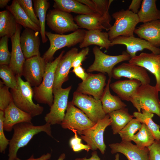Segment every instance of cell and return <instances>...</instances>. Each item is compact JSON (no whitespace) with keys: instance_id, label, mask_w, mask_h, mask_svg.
<instances>
[{"instance_id":"obj_9","label":"cell","mask_w":160,"mask_h":160,"mask_svg":"<svg viewBox=\"0 0 160 160\" xmlns=\"http://www.w3.org/2000/svg\"><path fill=\"white\" fill-rule=\"evenodd\" d=\"M111 122L110 116L107 114L92 127L81 132V139L90 146L91 150L95 151L98 149L102 154L105 153L106 147L104 141V133Z\"/></svg>"},{"instance_id":"obj_12","label":"cell","mask_w":160,"mask_h":160,"mask_svg":"<svg viewBox=\"0 0 160 160\" xmlns=\"http://www.w3.org/2000/svg\"><path fill=\"white\" fill-rule=\"evenodd\" d=\"M46 21L48 26L59 34L73 32L79 28L71 14L55 9L49 10L46 15Z\"/></svg>"},{"instance_id":"obj_25","label":"cell","mask_w":160,"mask_h":160,"mask_svg":"<svg viewBox=\"0 0 160 160\" xmlns=\"http://www.w3.org/2000/svg\"><path fill=\"white\" fill-rule=\"evenodd\" d=\"M141 84L137 80H125L110 84V87L121 100L130 101Z\"/></svg>"},{"instance_id":"obj_27","label":"cell","mask_w":160,"mask_h":160,"mask_svg":"<svg viewBox=\"0 0 160 160\" xmlns=\"http://www.w3.org/2000/svg\"><path fill=\"white\" fill-rule=\"evenodd\" d=\"M54 9L68 12H73L79 15H97L88 7L78 0H54ZM103 17V16H102Z\"/></svg>"},{"instance_id":"obj_53","label":"cell","mask_w":160,"mask_h":160,"mask_svg":"<svg viewBox=\"0 0 160 160\" xmlns=\"http://www.w3.org/2000/svg\"><path fill=\"white\" fill-rule=\"evenodd\" d=\"M116 160H119V158L118 156H117V158L116 157Z\"/></svg>"},{"instance_id":"obj_3","label":"cell","mask_w":160,"mask_h":160,"mask_svg":"<svg viewBox=\"0 0 160 160\" xmlns=\"http://www.w3.org/2000/svg\"><path fill=\"white\" fill-rule=\"evenodd\" d=\"M65 52L62 51L59 56L53 61L46 62V69L41 84L33 88V98L39 103L47 105L49 107L53 100V86L55 71L60 58Z\"/></svg>"},{"instance_id":"obj_4","label":"cell","mask_w":160,"mask_h":160,"mask_svg":"<svg viewBox=\"0 0 160 160\" xmlns=\"http://www.w3.org/2000/svg\"><path fill=\"white\" fill-rule=\"evenodd\" d=\"M112 16L115 22L108 32L111 41L120 36H134L135 27L140 23L137 14L128 9H122L113 13Z\"/></svg>"},{"instance_id":"obj_39","label":"cell","mask_w":160,"mask_h":160,"mask_svg":"<svg viewBox=\"0 0 160 160\" xmlns=\"http://www.w3.org/2000/svg\"><path fill=\"white\" fill-rule=\"evenodd\" d=\"M9 88L0 81V110L4 111L13 101L12 97Z\"/></svg>"},{"instance_id":"obj_19","label":"cell","mask_w":160,"mask_h":160,"mask_svg":"<svg viewBox=\"0 0 160 160\" xmlns=\"http://www.w3.org/2000/svg\"><path fill=\"white\" fill-rule=\"evenodd\" d=\"M78 53V49L72 48L63 55L60 60L55 73L53 90L62 87L63 83L68 80V74L73 61Z\"/></svg>"},{"instance_id":"obj_8","label":"cell","mask_w":160,"mask_h":160,"mask_svg":"<svg viewBox=\"0 0 160 160\" xmlns=\"http://www.w3.org/2000/svg\"><path fill=\"white\" fill-rule=\"evenodd\" d=\"M71 86L53 90L54 100L49 112L44 119L46 123L51 125L60 124L65 113L68 104V98Z\"/></svg>"},{"instance_id":"obj_1","label":"cell","mask_w":160,"mask_h":160,"mask_svg":"<svg viewBox=\"0 0 160 160\" xmlns=\"http://www.w3.org/2000/svg\"><path fill=\"white\" fill-rule=\"evenodd\" d=\"M51 125L47 123L35 126L32 122H24L14 126V133L9 144L8 160H15L18 150L26 146L33 136L39 133L44 132L53 138Z\"/></svg>"},{"instance_id":"obj_11","label":"cell","mask_w":160,"mask_h":160,"mask_svg":"<svg viewBox=\"0 0 160 160\" xmlns=\"http://www.w3.org/2000/svg\"><path fill=\"white\" fill-rule=\"evenodd\" d=\"M95 124L82 111L76 107L71 101H69L60 125L62 128L71 131L75 130L80 135L82 132L91 128Z\"/></svg>"},{"instance_id":"obj_51","label":"cell","mask_w":160,"mask_h":160,"mask_svg":"<svg viewBox=\"0 0 160 160\" xmlns=\"http://www.w3.org/2000/svg\"><path fill=\"white\" fill-rule=\"evenodd\" d=\"M10 0H0V7L2 9L5 7L7 6V4L9 2H10Z\"/></svg>"},{"instance_id":"obj_48","label":"cell","mask_w":160,"mask_h":160,"mask_svg":"<svg viewBox=\"0 0 160 160\" xmlns=\"http://www.w3.org/2000/svg\"><path fill=\"white\" fill-rule=\"evenodd\" d=\"M78 1L87 6L96 14L101 16L98 13L96 5L93 0H78Z\"/></svg>"},{"instance_id":"obj_5","label":"cell","mask_w":160,"mask_h":160,"mask_svg":"<svg viewBox=\"0 0 160 160\" xmlns=\"http://www.w3.org/2000/svg\"><path fill=\"white\" fill-rule=\"evenodd\" d=\"M86 31L84 29H79L69 34H60L46 31L45 35L49 40L50 46L42 57L46 62L53 61L54 55L58 50L65 47H70L81 43Z\"/></svg>"},{"instance_id":"obj_6","label":"cell","mask_w":160,"mask_h":160,"mask_svg":"<svg viewBox=\"0 0 160 160\" xmlns=\"http://www.w3.org/2000/svg\"><path fill=\"white\" fill-rule=\"evenodd\" d=\"M159 92L155 86L149 84H141L130 101L138 112H141L142 109L145 110L160 118Z\"/></svg>"},{"instance_id":"obj_21","label":"cell","mask_w":160,"mask_h":160,"mask_svg":"<svg viewBox=\"0 0 160 160\" xmlns=\"http://www.w3.org/2000/svg\"><path fill=\"white\" fill-rule=\"evenodd\" d=\"M22 26L18 24L15 34L10 38L12 50L9 65L17 77H21L23 64L26 60L20 45V38Z\"/></svg>"},{"instance_id":"obj_10","label":"cell","mask_w":160,"mask_h":160,"mask_svg":"<svg viewBox=\"0 0 160 160\" xmlns=\"http://www.w3.org/2000/svg\"><path fill=\"white\" fill-rule=\"evenodd\" d=\"M71 102L95 123L104 118L106 115L103 108L100 100L90 95L76 91L73 93Z\"/></svg>"},{"instance_id":"obj_24","label":"cell","mask_w":160,"mask_h":160,"mask_svg":"<svg viewBox=\"0 0 160 160\" xmlns=\"http://www.w3.org/2000/svg\"><path fill=\"white\" fill-rule=\"evenodd\" d=\"M134 33L154 46H160V20L143 23L135 29Z\"/></svg>"},{"instance_id":"obj_38","label":"cell","mask_w":160,"mask_h":160,"mask_svg":"<svg viewBox=\"0 0 160 160\" xmlns=\"http://www.w3.org/2000/svg\"><path fill=\"white\" fill-rule=\"evenodd\" d=\"M8 37L5 36L1 37L0 40V65H9L11 52L8 48Z\"/></svg>"},{"instance_id":"obj_42","label":"cell","mask_w":160,"mask_h":160,"mask_svg":"<svg viewBox=\"0 0 160 160\" xmlns=\"http://www.w3.org/2000/svg\"><path fill=\"white\" fill-rule=\"evenodd\" d=\"M72 131L74 133V135L70 140L69 143L73 151L75 152H79L84 150L88 152L91 148L88 145H84L81 143V139L78 136L77 132L75 130Z\"/></svg>"},{"instance_id":"obj_20","label":"cell","mask_w":160,"mask_h":160,"mask_svg":"<svg viewBox=\"0 0 160 160\" xmlns=\"http://www.w3.org/2000/svg\"><path fill=\"white\" fill-rule=\"evenodd\" d=\"M39 32L31 29L25 28L20 34V45L26 60L35 56L41 55Z\"/></svg>"},{"instance_id":"obj_46","label":"cell","mask_w":160,"mask_h":160,"mask_svg":"<svg viewBox=\"0 0 160 160\" xmlns=\"http://www.w3.org/2000/svg\"><path fill=\"white\" fill-rule=\"evenodd\" d=\"M72 72L78 77L81 79L82 81L85 80L87 77L88 73L85 72L84 69L81 66L73 68Z\"/></svg>"},{"instance_id":"obj_34","label":"cell","mask_w":160,"mask_h":160,"mask_svg":"<svg viewBox=\"0 0 160 160\" xmlns=\"http://www.w3.org/2000/svg\"><path fill=\"white\" fill-rule=\"evenodd\" d=\"M142 112H134L133 115L141 124H144L148 127L153 134L155 140H160V126L153 120V113L144 109H142Z\"/></svg>"},{"instance_id":"obj_29","label":"cell","mask_w":160,"mask_h":160,"mask_svg":"<svg viewBox=\"0 0 160 160\" xmlns=\"http://www.w3.org/2000/svg\"><path fill=\"white\" fill-rule=\"evenodd\" d=\"M6 8L12 14L18 24L25 28L40 32V28L31 20L20 7L17 0H13L11 4L7 6Z\"/></svg>"},{"instance_id":"obj_47","label":"cell","mask_w":160,"mask_h":160,"mask_svg":"<svg viewBox=\"0 0 160 160\" xmlns=\"http://www.w3.org/2000/svg\"><path fill=\"white\" fill-rule=\"evenodd\" d=\"M141 2V0H132L128 9L135 14H137Z\"/></svg>"},{"instance_id":"obj_32","label":"cell","mask_w":160,"mask_h":160,"mask_svg":"<svg viewBox=\"0 0 160 160\" xmlns=\"http://www.w3.org/2000/svg\"><path fill=\"white\" fill-rule=\"evenodd\" d=\"M18 24L8 10L0 12V37L11 38L15 33Z\"/></svg>"},{"instance_id":"obj_30","label":"cell","mask_w":160,"mask_h":160,"mask_svg":"<svg viewBox=\"0 0 160 160\" xmlns=\"http://www.w3.org/2000/svg\"><path fill=\"white\" fill-rule=\"evenodd\" d=\"M156 0H143L137 15L140 22L143 23L160 20V10L156 7Z\"/></svg>"},{"instance_id":"obj_33","label":"cell","mask_w":160,"mask_h":160,"mask_svg":"<svg viewBox=\"0 0 160 160\" xmlns=\"http://www.w3.org/2000/svg\"><path fill=\"white\" fill-rule=\"evenodd\" d=\"M35 15L39 18L41 29L40 34L42 42L46 43L48 38L45 35V23L46 13L50 7V3L47 0H33Z\"/></svg>"},{"instance_id":"obj_28","label":"cell","mask_w":160,"mask_h":160,"mask_svg":"<svg viewBox=\"0 0 160 160\" xmlns=\"http://www.w3.org/2000/svg\"><path fill=\"white\" fill-rule=\"evenodd\" d=\"M111 78H109L100 100L106 114L113 111L126 108L127 105L118 96L112 95L110 90Z\"/></svg>"},{"instance_id":"obj_23","label":"cell","mask_w":160,"mask_h":160,"mask_svg":"<svg viewBox=\"0 0 160 160\" xmlns=\"http://www.w3.org/2000/svg\"><path fill=\"white\" fill-rule=\"evenodd\" d=\"M74 20L79 28L88 30L105 29L108 31L112 26L111 21L95 15H79L75 17Z\"/></svg>"},{"instance_id":"obj_2","label":"cell","mask_w":160,"mask_h":160,"mask_svg":"<svg viewBox=\"0 0 160 160\" xmlns=\"http://www.w3.org/2000/svg\"><path fill=\"white\" fill-rule=\"evenodd\" d=\"M17 77V87L10 89L13 102L18 108L30 114L32 117L41 114L44 108L33 102V91L31 86L27 81L23 80L21 77Z\"/></svg>"},{"instance_id":"obj_31","label":"cell","mask_w":160,"mask_h":160,"mask_svg":"<svg viewBox=\"0 0 160 160\" xmlns=\"http://www.w3.org/2000/svg\"><path fill=\"white\" fill-rule=\"evenodd\" d=\"M108 114L111 120L110 125L114 135L118 134L134 117L126 108L113 111Z\"/></svg>"},{"instance_id":"obj_13","label":"cell","mask_w":160,"mask_h":160,"mask_svg":"<svg viewBox=\"0 0 160 160\" xmlns=\"http://www.w3.org/2000/svg\"><path fill=\"white\" fill-rule=\"evenodd\" d=\"M46 63L43 58L39 56L25 60L22 75L31 86L37 87L41 84L45 73Z\"/></svg>"},{"instance_id":"obj_35","label":"cell","mask_w":160,"mask_h":160,"mask_svg":"<svg viewBox=\"0 0 160 160\" xmlns=\"http://www.w3.org/2000/svg\"><path fill=\"white\" fill-rule=\"evenodd\" d=\"M155 140L153 134L144 124H142L140 129L135 135L132 140L137 146L142 148H148L150 146Z\"/></svg>"},{"instance_id":"obj_37","label":"cell","mask_w":160,"mask_h":160,"mask_svg":"<svg viewBox=\"0 0 160 160\" xmlns=\"http://www.w3.org/2000/svg\"><path fill=\"white\" fill-rule=\"evenodd\" d=\"M0 77L4 84L10 89L17 87V77L9 65H0Z\"/></svg>"},{"instance_id":"obj_26","label":"cell","mask_w":160,"mask_h":160,"mask_svg":"<svg viewBox=\"0 0 160 160\" xmlns=\"http://www.w3.org/2000/svg\"><path fill=\"white\" fill-rule=\"evenodd\" d=\"M102 31L100 30L86 31L82 41L79 44V47L84 48L91 45H95L108 49L111 47V41L109 39L108 33Z\"/></svg>"},{"instance_id":"obj_18","label":"cell","mask_w":160,"mask_h":160,"mask_svg":"<svg viewBox=\"0 0 160 160\" xmlns=\"http://www.w3.org/2000/svg\"><path fill=\"white\" fill-rule=\"evenodd\" d=\"M109 146L112 154L120 153L124 154L128 160H149L148 148L139 147L131 142L121 141L120 143L110 144Z\"/></svg>"},{"instance_id":"obj_16","label":"cell","mask_w":160,"mask_h":160,"mask_svg":"<svg viewBox=\"0 0 160 160\" xmlns=\"http://www.w3.org/2000/svg\"><path fill=\"white\" fill-rule=\"evenodd\" d=\"M122 77L138 80L142 84H149L151 81L146 69L129 63H122L113 69L112 77L119 79Z\"/></svg>"},{"instance_id":"obj_43","label":"cell","mask_w":160,"mask_h":160,"mask_svg":"<svg viewBox=\"0 0 160 160\" xmlns=\"http://www.w3.org/2000/svg\"><path fill=\"white\" fill-rule=\"evenodd\" d=\"M4 119V112L0 110V152L4 153L10 141L7 138L4 133L3 127Z\"/></svg>"},{"instance_id":"obj_50","label":"cell","mask_w":160,"mask_h":160,"mask_svg":"<svg viewBox=\"0 0 160 160\" xmlns=\"http://www.w3.org/2000/svg\"><path fill=\"white\" fill-rule=\"evenodd\" d=\"M75 160H101L97 155V152L95 151H93L91 153V156L89 158L86 157L77 158Z\"/></svg>"},{"instance_id":"obj_44","label":"cell","mask_w":160,"mask_h":160,"mask_svg":"<svg viewBox=\"0 0 160 160\" xmlns=\"http://www.w3.org/2000/svg\"><path fill=\"white\" fill-rule=\"evenodd\" d=\"M149 150V160H160V140H155L148 147Z\"/></svg>"},{"instance_id":"obj_40","label":"cell","mask_w":160,"mask_h":160,"mask_svg":"<svg viewBox=\"0 0 160 160\" xmlns=\"http://www.w3.org/2000/svg\"><path fill=\"white\" fill-rule=\"evenodd\" d=\"M17 0L20 7L31 20L40 28L39 21L35 15L34 8L33 7V1Z\"/></svg>"},{"instance_id":"obj_7","label":"cell","mask_w":160,"mask_h":160,"mask_svg":"<svg viewBox=\"0 0 160 160\" xmlns=\"http://www.w3.org/2000/svg\"><path fill=\"white\" fill-rule=\"evenodd\" d=\"M95 60L93 63L87 69L88 73L97 71L103 73H107L109 78L112 77V71L114 66L118 63L130 60V56L125 52L121 55H111L102 51L97 46L93 49Z\"/></svg>"},{"instance_id":"obj_22","label":"cell","mask_w":160,"mask_h":160,"mask_svg":"<svg viewBox=\"0 0 160 160\" xmlns=\"http://www.w3.org/2000/svg\"><path fill=\"white\" fill-rule=\"evenodd\" d=\"M3 122L4 131H11L15 125L24 122H31L32 117L30 114L21 110L12 102L4 111Z\"/></svg>"},{"instance_id":"obj_52","label":"cell","mask_w":160,"mask_h":160,"mask_svg":"<svg viewBox=\"0 0 160 160\" xmlns=\"http://www.w3.org/2000/svg\"><path fill=\"white\" fill-rule=\"evenodd\" d=\"M65 155L64 153H62L57 160H64L65 158Z\"/></svg>"},{"instance_id":"obj_45","label":"cell","mask_w":160,"mask_h":160,"mask_svg":"<svg viewBox=\"0 0 160 160\" xmlns=\"http://www.w3.org/2000/svg\"><path fill=\"white\" fill-rule=\"evenodd\" d=\"M89 49L88 47L83 48L78 52L73 60L71 65V68H74L82 65V63L87 58Z\"/></svg>"},{"instance_id":"obj_49","label":"cell","mask_w":160,"mask_h":160,"mask_svg":"<svg viewBox=\"0 0 160 160\" xmlns=\"http://www.w3.org/2000/svg\"><path fill=\"white\" fill-rule=\"evenodd\" d=\"M51 157V154L49 153H47L45 154H43L39 158H34L33 155H32L31 156L27 159L22 160L17 158L15 160H48Z\"/></svg>"},{"instance_id":"obj_17","label":"cell","mask_w":160,"mask_h":160,"mask_svg":"<svg viewBox=\"0 0 160 160\" xmlns=\"http://www.w3.org/2000/svg\"><path fill=\"white\" fill-rule=\"evenodd\" d=\"M129 63L141 66L149 71L155 76L156 81L155 87L160 91V54L142 52L131 58Z\"/></svg>"},{"instance_id":"obj_14","label":"cell","mask_w":160,"mask_h":160,"mask_svg":"<svg viewBox=\"0 0 160 160\" xmlns=\"http://www.w3.org/2000/svg\"><path fill=\"white\" fill-rule=\"evenodd\" d=\"M106 77L104 73H88L87 78L79 83L76 91L81 94L92 95L100 100L106 84Z\"/></svg>"},{"instance_id":"obj_15","label":"cell","mask_w":160,"mask_h":160,"mask_svg":"<svg viewBox=\"0 0 160 160\" xmlns=\"http://www.w3.org/2000/svg\"><path fill=\"white\" fill-rule=\"evenodd\" d=\"M111 47L117 44L126 46V52L132 58L136 55V53L144 49H148L155 54H160V48L156 47L145 40L134 36L126 37L120 36L111 41Z\"/></svg>"},{"instance_id":"obj_36","label":"cell","mask_w":160,"mask_h":160,"mask_svg":"<svg viewBox=\"0 0 160 160\" xmlns=\"http://www.w3.org/2000/svg\"><path fill=\"white\" fill-rule=\"evenodd\" d=\"M142 124L136 118L133 119L118 133L122 141L131 142L135 133L139 131Z\"/></svg>"},{"instance_id":"obj_41","label":"cell","mask_w":160,"mask_h":160,"mask_svg":"<svg viewBox=\"0 0 160 160\" xmlns=\"http://www.w3.org/2000/svg\"><path fill=\"white\" fill-rule=\"evenodd\" d=\"M95 3L99 14L111 21L109 9L113 0H93Z\"/></svg>"}]
</instances>
